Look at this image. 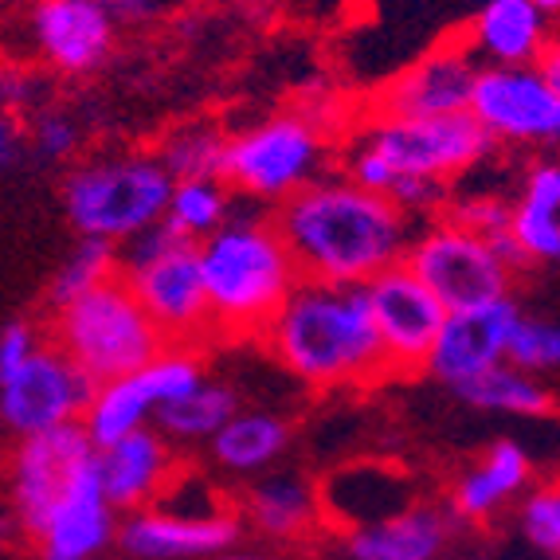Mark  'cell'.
I'll list each match as a JSON object with an SVG mask.
<instances>
[{"label":"cell","mask_w":560,"mask_h":560,"mask_svg":"<svg viewBox=\"0 0 560 560\" xmlns=\"http://www.w3.org/2000/svg\"><path fill=\"white\" fill-rule=\"evenodd\" d=\"M467 114L494 141V150L560 153V94L537 63L478 67Z\"/></svg>","instance_id":"30bf717a"},{"label":"cell","mask_w":560,"mask_h":560,"mask_svg":"<svg viewBox=\"0 0 560 560\" xmlns=\"http://www.w3.org/2000/svg\"><path fill=\"white\" fill-rule=\"evenodd\" d=\"M20 525H16V517H12V510H0V549L12 541V533H16Z\"/></svg>","instance_id":"7bdbcfd3"},{"label":"cell","mask_w":560,"mask_h":560,"mask_svg":"<svg viewBox=\"0 0 560 560\" xmlns=\"http://www.w3.org/2000/svg\"><path fill=\"white\" fill-rule=\"evenodd\" d=\"M334 158V126H326L306 106H290L228 133L220 177L235 192V200L271 212L310 180L326 177Z\"/></svg>","instance_id":"277c9868"},{"label":"cell","mask_w":560,"mask_h":560,"mask_svg":"<svg viewBox=\"0 0 560 560\" xmlns=\"http://www.w3.org/2000/svg\"><path fill=\"white\" fill-rule=\"evenodd\" d=\"M28 44L56 75L86 79L114 56L118 24L103 0H32Z\"/></svg>","instance_id":"2e32d148"},{"label":"cell","mask_w":560,"mask_h":560,"mask_svg":"<svg viewBox=\"0 0 560 560\" xmlns=\"http://www.w3.org/2000/svg\"><path fill=\"white\" fill-rule=\"evenodd\" d=\"M517 537L525 549L541 552L549 560H560V478L552 482H533L529 494L514 505Z\"/></svg>","instance_id":"4dcf8cb0"},{"label":"cell","mask_w":560,"mask_h":560,"mask_svg":"<svg viewBox=\"0 0 560 560\" xmlns=\"http://www.w3.org/2000/svg\"><path fill=\"white\" fill-rule=\"evenodd\" d=\"M240 208L235 192L224 185V177H200V180H173V192H168L165 220L180 240L200 243L212 232L232 220V212Z\"/></svg>","instance_id":"83f0119b"},{"label":"cell","mask_w":560,"mask_h":560,"mask_svg":"<svg viewBox=\"0 0 560 560\" xmlns=\"http://www.w3.org/2000/svg\"><path fill=\"white\" fill-rule=\"evenodd\" d=\"M47 337L91 384L133 373L168 349L165 334L153 326L121 275L51 310Z\"/></svg>","instance_id":"8992f818"},{"label":"cell","mask_w":560,"mask_h":560,"mask_svg":"<svg viewBox=\"0 0 560 560\" xmlns=\"http://www.w3.org/2000/svg\"><path fill=\"white\" fill-rule=\"evenodd\" d=\"M118 255V275L133 290L141 310L153 318V326L165 334L168 346L197 349L205 341H212L197 243L180 240L168 224H153L150 232L121 243Z\"/></svg>","instance_id":"52a82bcc"},{"label":"cell","mask_w":560,"mask_h":560,"mask_svg":"<svg viewBox=\"0 0 560 560\" xmlns=\"http://www.w3.org/2000/svg\"><path fill=\"white\" fill-rule=\"evenodd\" d=\"M205 376L208 369L197 349L168 346L153 361L133 369V373L94 384L79 423H83L86 440L94 447H106V443L126 440V435H133L141 428H153L158 411L177 400V396H185L188 388H197Z\"/></svg>","instance_id":"8fae6325"},{"label":"cell","mask_w":560,"mask_h":560,"mask_svg":"<svg viewBox=\"0 0 560 560\" xmlns=\"http://www.w3.org/2000/svg\"><path fill=\"white\" fill-rule=\"evenodd\" d=\"M400 262L443 302L447 314L505 299L517 279L514 267L498 255L494 243L467 232L447 215L416 224Z\"/></svg>","instance_id":"9c48e42d"},{"label":"cell","mask_w":560,"mask_h":560,"mask_svg":"<svg viewBox=\"0 0 560 560\" xmlns=\"http://www.w3.org/2000/svg\"><path fill=\"white\" fill-rule=\"evenodd\" d=\"M505 361L517 364L522 373L541 376V381L549 373H560V322L533 318V314L522 310L514 337H510V357Z\"/></svg>","instance_id":"1f68e13d"},{"label":"cell","mask_w":560,"mask_h":560,"mask_svg":"<svg viewBox=\"0 0 560 560\" xmlns=\"http://www.w3.org/2000/svg\"><path fill=\"white\" fill-rule=\"evenodd\" d=\"M208 560H282V557L267 549V545H240L235 541L232 549L215 552V557H208Z\"/></svg>","instance_id":"60d3db41"},{"label":"cell","mask_w":560,"mask_h":560,"mask_svg":"<svg viewBox=\"0 0 560 560\" xmlns=\"http://www.w3.org/2000/svg\"><path fill=\"white\" fill-rule=\"evenodd\" d=\"M346 130L381 153L396 177H428L455 185L494 158V141L486 138L470 114L400 118V114H376L364 106L361 118L349 121Z\"/></svg>","instance_id":"ba28073f"},{"label":"cell","mask_w":560,"mask_h":560,"mask_svg":"<svg viewBox=\"0 0 560 560\" xmlns=\"http://www.w3.org/2000/svg\"><path fill=\"white\" fill-rule=\"evenodd\" d=\"M20 145H24V133H20L16 118H12V114H0V168L16 165Z\"/></svg>","instance_id":"ab89813d"},{"label":"cell","mask_w":560,"mask_h":560,"mask_svg":"<svg viewBox=\"0 0 560 560\" xmlns=\"http://www.w3.org/2000/svg\"><path fill=\"white\" fill-rule=\"evenodd\" d=\"M552 32L557 24L533 0H478L455 39L478 67H529L541 63Z\"/></svg>","instance_id":"44dd1931"},{"label":"cell","mask_w":560,"mask_h":560,"mask_svg":"<svg viewBox=\"0 0 560 560\" xmlns=\"http://www.w3.org/2000/svg\"><path fill=\"white\" fill-rule=\"evenodd\" d=\"M458 522L447 505L416 502L388 517L346 529L349 560H443L455 545Z\"/></svg>","instance_id":"603a6c76"},{"label":"cell","mask_w":560,"mask_h":560,"mask_svg":"<svg viewBox=\"0 0 560 560\" xmlns=\"http://www.w3.org/2000/svg\"><path fill=\"white\" fill-rule=\"evenodd\" d=\"M443 215L447 220H455V224H463L467 232L482 235V240L498 243L510 235V215H514V200H505L502 192H490V188H482V192H451L447 208H443Z\"/></svg>","instance_id":"d6a6232c"},{"label":"cell","mask_w":560,"mask_h":560,"mask_svg":"<svg viewBox=\"0 0 560 560\" xmlns=\"http://www.w3.org/2000/svg\"><path fill=\"white\" fill-rule=\"evenodd\" d=\"M255 341L314 393L373 388L393 376L364 287L302 279Z\"/></svg>","instance_id":"7a4b0ae2"},{"label":"cell","mask_w":560,"mask_h":560,"mask_svg":"<svg viewBox=\"0 0 560 560\" xmlns=\"http://www.w3.org/2000/svg\"><path fill=\"white\" fill-rule=\"evenodd\" d=\"M28 145L47 165H63V161H75V153L83 150V126H79L75 114L59 110V106H47V110L32 114Z\"/></svg>","instance_id":"e575fe53"},{"label":"cell","mask_w":560,"mask_h":560,"mask_svg":"<svg viewBox=\"0 0 560 560\" xmlns=\"http://www.w3.org/2000/svg\"><path fill=\"white\" fill-rule=\"evenodd\" d=\"M240 408H243V400H240V393H235V384L220 381V376H205L197 388H188L185 396L165 404V408L158 411L153 428H158L177 451L205 447Z\"/></svg>","instance_id":"4316f807"},{"label":"cell","mask_w":560,"mask_h":560,"mask_svg":"<svg viewBox=\"0 0 560 560\" xmlns=\"http://www.w3.org/2000/svg\"><path fill=\"white\" fill-rule=\"evenodd\" d=\"M271 220L302 279L346 287H364L400 262L416 232L393 200L353 185L337 168L271 208Z\"/></svg>","instance_id":"6da1fadb"},{"label":"cell","mask_w":560,"mask_h":560,"mask_svg":"<svg viewBox=\"0 0 560 560\" xmlns=\"http://www.w3.org/2000/svg\"><path fill=\"white\" fill-rule=\"evenodd\" d=\"M32 75L24 71H0V114H16L32 106Z\"/></svg>","instance_id":"74e56055"},{"label":"cell","mask_w":560,"mask_h":560,"mask_svg":"<svg viewBox=\"0 0 560 560\" xmlns=\"http://www.w3.org/2000/svg\"><path fill=\"white\" fill-rule=\"evenodd\" d=\"M39 346H44V334L28 322H12V326L0 329V376L16 373Z\"/></svg>","instance_id":"8d00e7d4"},{"label":"cell","mask_w":560,"mask_h":560,"mask_svg":"<svg viewBox=\"0 0 560 560\" xmlns=\"http://www.w3.org/2000/svg\"><path fill=\"white\" fill-rule=\"evenodd\" d=\"M510 240H514L525 267H560V215L514 205Z\"/></svg>","instance_id":"836d02e7"},{"label":"cell","mask_w":560,"mask_h":560,"mask_svg":"<svg viewBox=\"0 0 560 560\" xmlns=\"http://www.w3.org/2000/svg\"><path fill=\"white\" fill-rule=\"evenodd\" d=\"M458 400L467 404L470 411H482V416H502V420H549L557 411V396L541 376L522 373L517 364H498L490 373H482L478 381L463 384L458 388Z\"/></svg>","instance_id":"484cf974"},{"label":"cell","mask_w":560,"mask_h":560,"mask_svg":"<svg viewBox=\"0 0 560 560\" xmlns=\"http://www.w3.org/2000/svg\"><path fill=\"white\" fill-rule=\"evenodd\" d=\"M212 341H255L302 282L267 208H235L220 232L197 243Z\"/></svg>","instance_id":"3957f363"},{"label":"cell","mask_w":560,"mask_h":560,"mask_svg":"<svg viewBox=\"0 0 560 560\" xmlns=\"http://www.w3.org/2000/svg\"><path fill=\"white\" fill-rule=\"evenodd\" d=\"M173 177L153 150L103 153L75 161L63 177V212L79 235L114 247L165 220Z\"/></svg>","instance_id":"5b68a950"},{"label":"cell","mask_w":560,"mask_h":560,"mask_svg":"<svg viewBox=\"0 0 560 560\" xmlns=\"http://www.w3.org/2000/svg\"><path fill=\"white\" fill-rule=\"evenodd\" d=\"M94 458H98V478H103L106 498L118 514L161 502L180 475L177 447L158 428H141L126 440L106 443Z\"/></svg>","instance_id":"7402d4cb"},{"label":"cell","mask_w":560,"mask_h":560,"mask_svg":"<svg viewBox=\"0 0 560 560\" xmlns=\"http://www.w3.org/2000/svg\"><path fill=\"white\" fill-rule=\"evenodd\" d=\"M364 294H369V306H373V322L376 334H381L388 373H423V361H428L431 346L440 337L443 318H447L443 302L404 262H393L376 279L364 282Z\"/></svg>","instance_id":"5bb4252c"},{"label":"cell","mask_w":560,"mask_h":560,"mask_svg":"<svg viewBox=\"0 0 560 560\" xmlns=\"http://www.w3.org/2000/svg\"><path fill=\"white\" fill-rule=\"evenodd\" d=\"M228 130L215 121H185L177 130H168L153 153L168 168L173 180H200L224 173Z\"/></svg>","instance_id":"f1b7e54d"},{"label":"cell","mask_w":560,"mask_h":560,"mask_svg":"<svg viewBox=\"0 0 560 560\" xmlns=\"http://www.w3.org/2000/svg\"><path fill=\"white\" fill-rule=\"evenodd\" d=\"M541 75L552 83V91L560 94V28L552 32V39H549V47H545V56H541Z\"/></svg>","instance_id":"b9f144b4"},{"label":"cell","mask_w":560,"mask_h":560,"mask_svg":"<svg viewBox=\"0 0 560 560\" xmlns=\"http://www.w3.org/2000/svg\"><path fill=\"white\" fill-rule=\"evenodd\" d=\"M118 271H121V255L114 243L79 235V247L67 255L63 267L56 271V282H51V310L79 299L86 290H94L98 282L114 279Z\"/></svg>","instance_id":"f546056e"},{"label":"cell","mask_w":560,"mask_h":560,"mask_svg":"<svg viewBox=\"0 0 560 560\" xmlns=\"http://www.w3.org/2000/svg\"><path fill=\"white\" fill-rule=\"evenodd\" d=\"M235 514L262 541H302L322 517V486L299 470H267L240 490Z\"/></svg>","instance_id":"cb8c5ba5"},{"label":"cell","mask_w":560,"mask_h":560,"mask_svg":"<svg viewBox=\"0 0 560 560\" xmlns=\"http://www.w3.org/2000/svg\"><path fill=\"white\" fill-rule=\"evenodd\" d=\"M98 455V451H94ZM121 514L110 505L98 478V458L67 486L39 525L28 533L36 560H98L110 545H118Z\"/></svg>","instance_id":"d6986e66"},{"label":"cell","mask_w":560,"mask_h":560,"mask_svg":"<svg viewBox=\"0 0 560 560\" xmlns=\"http://www.w3.org/2000/svg\"><path fill=\"white\" fill-rule=\"evenodd\" d=\"M522 560H549V557H541V552H533V549H529V557H522Z\"/></svg>","instance_id":"f6af8a7d"},{"label":"cell","mask_w":560,"mask_h":560,"mask_svg":"<svg viewBox=\"0 0 560 560\" xmlns=\"http://www.w3.org/2000/svg\"><path fill=\"white\" fill-rule=\"evenodd\" d=\"M94 451L98 447L86 440L83 423H63L16 443L9 463V498L20 533L36 529L67 486L94 463Z\"/></svg>","instance_id":"9a60e30c"},{"label":"cell","mask_w":560,"mask_h":560,"mask_svg":"<svg viewBox=\"0 0 560 560\" xmlns=\"http://www.w3.org/2000/svg\"><path fill=\"white\" fill-rule=\"evenodd\" d=\"M537 467L517 440H494L482 455L455 475L447 490V510L458 525H486L514 510L529 494Z\"/></svg>","instance_id":"ffe728a7"},{"label":"cell","mask_w":560,"mask_h":560,"mask_svg":"<svg viewBox=\"0 0 560 560\" xmlns=\"http://www.w3.org/2000/svg\"><path fill=\"white\" fill-rule=\"evenodd\" d=\"M290 447H294V428H290L287 416L243 404L232 420L205 443V455L220 478L247 486L252 478L279 467L290 455Z\"/></svg>","instance_id":"d4e9b609"},{"label":"cell","mask_w":560,"mask_h":560,"mask_svg":"<svg viewBox=\"0 0 560 560\" xmlns=\"http://www.w3.org/2000/svg\"><path fill=\"white\" fill-rule=\"evenodd\" d=\"M478 63L455 36L411 59L369 98V110L400 114V118H440V114H467L475 91Z\"/></svg>","instance_id":"ac0fdd59"},{"label":"cell","mask_w":560,"mask_h":560,"mask_svg":"<svg viewBox=\"0 0 560 560\" xmlns=\"http://www.w3.org/2000/svg\"><path fill=\"white\" fill-rule=\"evenodd\" d=\"M533 4H537V9L552 20V24H560V0H533Z\"/></svg>","instance_id":"ee69618b"},{"label":"cell","mask_w":560,"mask_h":560,"mask_svg":"<svg viewBox=\"0 0 560 560\" xmlns=\"http://www.w3.org/2000/svg\"><path fill=\"white\" fill-rule=\"evenodd\" d=\"M522 318V306L514 302V294L494 302H482V306L467 310H451L443 318V329L431 346L428 361H423V373L435 384L458 393L463 384L478 381L482 373L505 364L510 357V337Z\"/></svg>","instance_id":"e0dca14e"},{"label":"cell","mask_w":560,"mask_h":560,"mask_svg":"<svg viewBox=\"0 0 560 560\" xmlns=\"http://www.w3.org/2000/svg\"><path fill=\"white\" fill-rule=\"evenodd\" d=\"M94 384L51 341L36 349L16 373L0 376V428L28 440L39 431L79 423Z\"/></svg>","instance_id":"7c38bea8"},{"label":"cell","mask_w":560,"mask_h":560,"mask_svg":"<svg viewBox=\"0 0 560 560\" xmlns=\"http://www.w3.org/2000/svg\"><path fill=\"white\" fill-rule=\"evenodd\" d=\"M243 537L235 505H141L118 522V549L133 560H208Z\"/></svg>","instance_id":"4fadbf2b"},{"label":"cell","mask_w":560,"mask_h":560,"mask_svg":"<svg viewBox=\"0 0 560 560\" xmlns=\"http://www.w3.org/2000/svg\"><path fill=\"white\" fill-rule=\"evenodd\" d=\"M118 28H141L158 16V0H103Z\"/></svg>","instance_id":"f35d334b"},{"label":"cell","mask_w":560,"mask_h":560,"mask_svg":"<svg viewBox=\"0 0 560 560\" xmlns=\"http://www.w3.org/2000/svg\"><path fill=\"white\" fill-rule=\"evenodd\" d=\"M514 205L560 215V153H537V158L522 168Z\"/></svg>","instance_id":"d590c367"}]
</instances>
